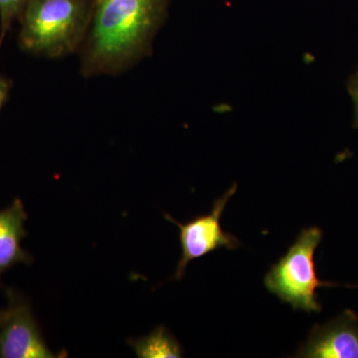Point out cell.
Here are the masks:
<instances>
[{
	"label": "cell",
	"instance_id": "obj_1",
	"mask_svg": "<svg viewBox=\"0 0 358 358\" xmlns=\"http://www.w3.org/2000/svg\"><path fill=\"white\" fill-rule=\"evenodd\" d=\"M169 0H95L81 48L80 74L119 76L150 55Z\"/></svg>",
	"mask_w": 358,
	"mask_h": 358
},
{
	"label": "cell",
	"instance_id": "obj_2",
	"mask_svg": "<svg viewBox=\"0 0 358 358\" xmlns=\"http://www.w3.org/2000/svg\"><path fill=\"white\" fill-rule=\"evenodd\" d=\"M94 6L95 0H27L18 20L21 50L47 59L78 53Z\"/></svg>",
	"mask_w": 358,
	"mask_h": 358
},
{
	"label": "cell",
	"instance_id": "obj_3",
	"mask_svg": "<svg viewBox=\"0 0 358 358\" xmlns=\"http://www.w3.org/2000/svg\"><path fill=\"white\" fill-rule=\"evenodd\" d=\"M322 239L319 227L301 231L298 239L279 262L272 266L265 275L264 284L294 310L308 313L322 310L317 289L320 287H341V285L320 281L315 271V252Z\"/></svg>",
	"mask_w": 358,
	"mask_h": 358
},
{
	"label": "cell",
	"instance_id": "obj_4",
	"mask_svg": "<svg viewBox=\"0 0 358 358\" xmlns=\"http://www.w3.org/2000/svg\"><path fill=\"white\" fill-rule=\"evenodd\" d=\"M236 192L237 185L234 183L222 196L214 201L210 213L197 216L185 224L179 223L169 214H164V218L178 226L179 229L181 257L173 277L176 281L183 279L188 264L195 259L201 258L217 249L235 250L241 247L239 239L226 233L221 226L224 209Z\"/></svg>",
	"mask_w": 358,
	"mask_h": 358
},
{
	"label": "cell",
	"instance_id": "obj_5",
	"mask_svg": "<svg viewBox=\"0 0 358 358\" xmlns=\"http://www.w3.org/2000/svg\"><path fill=\"white\" fill-rule=\"evenodd\" d=\"M7 294L8 307L0 322V357H57L45 343L27 301L13 291Z\"/></svg>",
	"mask_w": 358,
	"mask_h": 358
},
{
	"label": "cell",
	"instance_id": "obj_6",
	"mask_svg": "<svg viewBox=\"0 0 358 358\" xmlns=\"http://www.w3.org/2000/svg\"><path fill=\"white\" fill-rule=\"evenodd\" d=\"M296 357L358 358V315L345 310L324 324L313 327Z\"/></svg>",
	"mask_w": 358,
	"mask_h": 358
},
{
	"label": "cell",
	"instance_id": "obj_7",
	"mask_svg": "<svg viewBox=\"0 0 358 358\" xmlns=\"http://www.w3.org/2000/svg\"><path fill=\"white\" fill-rule=\"evenodd\" d=\"M27 220L24 204L20 199L10 206L0 210V282L2 275L17 264H30L32 257L22 248V240L27 236Z\"/></svg>",
	"mask_w": 358,
	"mask_h": 358
},
{
	"label": "cell",
	"instance_id": "obj_8",
	"mask_svg": "<svg viewBox=\"0 0 358 358\" xmlns=\"http://www.w3.org/2000/svg\"><path fill=\"white\" fill-rule=\"evenodd\" d=\"M136 357L140 358H180L183 357L182 348L178 341L167 331L159 326L148 336L129 341Z\"/></svg>",
	"mask_w": 358,
	"mask_h": 358
},
{
	"label": "cell",
	"instance_id": "obj_9",
	"mask_svg": "<svg viewBox=\"0 0 358 358\" xmlns=\"http://www.w3.org/2000/svg\"><path fill=\"white\" fill-rule=\"evenodd\" d=\"M27 0H0V48L16 20H20Z\"/></svg>",
	"mask_w": 358,
	"mask_h": 358
},
{
	"label": "cell",
	"instance_id": "obj_10",
	"mask_svg": "<svg viewBox=\"0 0 358 358\" xmlns=\"http://www.w3.org/2000/svg\"><path fill=\"white\" fill-rule=\"evenodd\" d=\"M348 90L352 96L353 105H355L353 128L358 129V71L348 79Z\"/></svg>",
	"mask_w": 358,
	"mask_h": 358
},
{
	"label": "cell",
	"instance_id": "obj_11",
	"mask_svg": "<svg viewBox=\"0 0 358 358\" xmlns=\"http://www.w3.org/2000/svg\"><path fill=\"white\" fill-rule=\"evenodd\" d=\"M11 87H13L11 80L0 74V112H1L4 103H6L7 99H8Z\"/></svg>",
	"mask_w": 358,
	"mask_h": 358
},
{
	"label": "cell",
	"instance_id": "obj_12",
	"mask_svg": "<svg viewBox=\"0 0 358 358\" xmlns=\"http://www.w3.org/2000/svg\"><path fill=\"white\" fill-rule=\"evenodd\" d=\"M4 310H0V322H1L2 317H3Z\"/></svg>",
	"mask_w": 358,
	"mask_h": 358
},
{
	"label": "cell",
	"instance_id": "obj_13",
	"mask_svg": "<svg viewBox=\"0 0 358 358\" xmlns=\"http://www.w3.org/2000/svg\"><path fill=\"white\" fill-rule=\"evenodd\" d=\"M357 71H358V69H357Z\"/></svg>",
	"mask_w": 358,
	"mask_h": 358
}]
</instances>
